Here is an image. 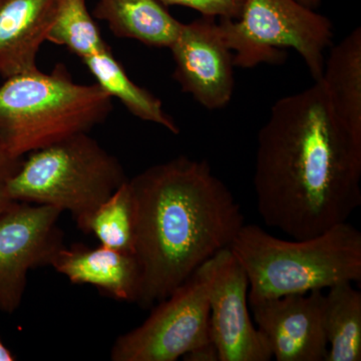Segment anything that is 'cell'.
<instances>
[{"label": "cell", "instance_id": "obj_1", "mask_svg": "<svg viewBox=\"0 0 361 361\" xmlns=\"http://www.w3.org/2000/svg\"><path fill=\"white\" fill-rule=\"evenodd\" d=\"M361 144L337 122L322 80L281 97L258 133L253 185L266 226L307 239L361 205Z\"/></svg>", "mask_w": 361, "mask_h": 361}, {"label": "cell", "instance_id": "obj_2", "mask_svg": "<svg viewBox=\"0 0 361 361\" xmlns=\"http://www.w3.org/2000/svg\"><path fill=\"white\" fill-rule=\"evenodd\" d=\"M129 184L137 212L135 255L142 270L137 303L149 308L230 248L245 222L238 202L206 160L177 157Z\"/></svg>", "mask_w": 361, "mask_h": 361}, {"label": "cell", "instance_id": "obj_3", "mask_svg": "<svg viewBox=\"0 0 361 361\" xmlns=\"http://www.w3.org/2000/svg\"><path fill=\"white\" fill-rule=\"evenodd\" d=\"M230 249L248 277L249 302L361 280V232L348 222L300 240L244 224Z\"/></svg>", "mask_w": 361, "mask_h": 361}, {"label": "cell", "instance_id": "obj_4", "mask_svg": "<svg viewBox=\"0 0 361 361\" xmlns=\"http://www.w3.org/2000/svg\"><path fill=\"white\" fill-rule=\"evenodd\" d=\"M97 84L73 82L65 66L7 78L0 85V142L16 158L71 135L89 133L111 111Z\"/></svg>", "mask_w": 361, "mask_h": 361}, {"label": "cell", "instance_id": "obj_5", "mask_svg": "<svg viewBox=\"0 0 361 361\" xmlns=\"http://www.w3.org/2000/svg\"><path fill=\"white\" fill-rule=\"evenodd\" d=\"M4 186L16 202L68 211L80 227L128 180L115 156L89 133L27 154Z\"/></svg>", "mask_w": 361, "mask_h": 361}, {"label": "cell", "instance_id": "obj_6", "mask_svg": "<svg viewBox=\"0 0 361 361\" xmlns=\"http://www.w3.org/2000/svg\"><path fill=\"white\" fill-rule=\"evenodd\" d=\"M218 21L235 66L251 68L260 63H281L286 59L284 49H293L313 80L322 78L334 25L314 9L296 0H245L239 18Z\"/></svg>", "mask_w": 361, "mask_h": 361}, {"label": "cell", "instance_id": "obj_7", "mask_svg": "<svg viewBox=\"0 0 361 361\" xmlns=\"http://www.w3.org/2000/svg\"><path fill=\"white\" fill-rule=\"evenodd\" d=\"M211 336L210 307L203 278L195 272L157 303L139 326L118 336L113 361H176Z\"/></svg>", "mask_w": 361, "mask_h": 361}, {"label": "cell", "instance_id": "obj_8", "mask_svg": "<svg viewBox=\"0 0 361 361\" xmlns=\"http://www.w3.org/2000/svg\"><path fill=\"white\" fill-rule=\"evenodd\" d=\"M195 272L206 283L211 336L219 361L272 360L267 341L249 311L248 277L231 249L218 252Z\"/></svg>", "mask_w": 361, "mask_h": 361}, {"label": "cell", "instance_id": "obj_9", "mask_svg": "<svg viewBox=\"0 0 361 361\" xmlns=\"http://www.w3.org/2000/svg\"><path fill=\"white\" fill-rule=\"evenodd\" d=\"M61 211L40 204L13 202L0 215V311L11 314L20 306L27 275L51 266L63 248L58 223Z\"/></svg>", "mask_w": 361, "mask_h": 361}, {"label": "cell", "instance_id": "obj_10", "mask_svg": "<svg viewBox=\"0 0 361 361\" xmlns=\"http://www.w3.org/2000/svg\"><path fill=\"white\" fill-rule=\"evenodd\" d=\"M169 49L175 61L173 78L183 92L207 110L228 106L234 92V56L216 18L183 23Z\"/></svg>", "mask_w": 361, "mask_h": 361}, {"label": "cell", "instance_id": "obj_11", "mask_svg": "<svg viewBox=\"0 0 361 361\" xmlns=\"http://www.w3.org/2000/svg\"><path fill=\"white\" fill-rule=\"evenodd\" d=\"M253 319L277 361H324V292L314 290L249 302Z\"/></svg>", "mask_w": 361, "mask_h": 361}, {"label": "cell", "instance_id": "obj_12", "mask_svg": "<svg viewBox=\"0 0 361 361\" xmlns=\"http://www.w3.org/2000/svg\"><path fill=\"white\" fill-rule=\"evenodd\" d=\"M73 284L90 285L116 300L137 303L142 270L135 254L99 245L63 246L51 262Z\"/></svg>", "mask_w": 361, "mask_h": 361}, {"label": "cell", "instance_id": "obj_13", "mask_svg": "<svg viewBox=\"0 0 361 361\" xmlns=\"http://www.w3.org/2000/svg\"><path fill=\"white\" fill-rule=\"evenodd\" d=\"M61 0H0V75L37 70Z\"/></svg>", "mask_w": 361, "mask_h": 361}, {"label": "cell", "instance_id": "obj_14", "mask_svg": "<svg viewBox=\"0 0 361 361\" xmlns=\"http://www.w3.org/2000/svg\"><path fill=\"white\" fill-rule=\"evenodd\" d=\"M337 122L361 144V28L330 49L320 78Z\"/></svg>", "mask_w": 361, "mask_h": 361}, {"label": "cell", "instance_id": "obj_15", "mask_svg": "<svg viewBox=\"0 0 361 361\" xmlns=\"http://www.w3.org/2000/svg\"><path fill=\"white\" fill-rule=\"evenodd\" d=\"M94 16L116 37L153 47L170 49L183 26L160 0H97Z\"/></svg>", "mask_w": 361, "mask_h": 361}, {"label": "cell", "instance_id": "obj_16", "mask_svg": "<svg viewBox=\"0 0 361 361\" xmlns=\"http://www.w3.org/2000/svg\"><path fill=\"white\" fill-rule=\"evenodd\" d=\"M82 63L96 80V84L111 99H118L133 116L161 126L172 134H179V127L164 110L161 99L128 77L111 49L85 59Z\"/></svg>", "mask_w": 361, "mask_h": 361}, {"label": "cell", "instance_id": "obj_17", "mask_svg": "<svg viewBox=\"0 0 361 361\" xmlns=\"http://www.w3.org/2000/svg\"><path fill=\"white\" fill-rule=\"evenodd\" d=\"M323 324L324 361L361 360V293L351 282L334 285L324 293Z\"/></svg>", "mask_w": 361, "mask_h": 361}, {"label": "cell", "instance_id": "obj_18", "mask_svg": "<svg viewBox=\"0 0 361 361\" xmlns=\"http://www.w3.org/2000/svg\"><path fill=\"white\" fill-rule=\"evenodd\" d=\"M135 225L134 195L128 179L78 228L94 235L99 245L135 254Z\"/></svg>", "mask_w": 361, "mask_h": 361}, {"label": "cell", "instance_id": "obj_19", "mask_svg": "<svg viewBox=\"0 0 361 361\" xmlns=\"http://www.w3.org/2000/svg\"><path fill=\"white\" fill-rule=\"evenodd\" d=\"M47 42L68 47L82 61L110 49L89 13L87 0H61Z\"/></svg>", "mask_w": 361, "mask_h": 361}, {"label": "cell", "instance_id": "obj_20", "mask_svg": "<svg viewBox=\"0 0 361 361\" xmlns=\"http://www.w3.org/2000/svg\"><path fill=\"white\" fill-rule=\"evenodd\" d=\"M165 6H180L198 11L202 16L237 20L245 0H160Z\"/></svg>", "mask_w": 361, "mask_h": 361}, {"label": "cell", "instance_id": "obj_21", "mask_svg": "<svg viewBox=\"0 0 361 361\" xmlns=\"http://www.w3.org/2000/svg\"><path fill=\"white\" fill-rule=\"evenodd\" d=\"M23 158H16L8 153L0 142V184H6L20 168Z\"/></svg>", "mask_w": 361, "mask_h": 361}, {"label": "cell", "instance_id": "obj_22", "mask_svg": "<svg viewBox=\"0 0 361 361\" xmlns=\"http://www.w3.org/2000/svg\"><path fill=\"white\" fill-rule=\"evenodd\" d=\"M186 361H219V353L213 341L205 342L182 357Z\"/></svg>", "mask_w": 361, "mask_h": 361}, {"label": "cell", "instance_id": "obj_23", "mask_svg": "<svg viewBox=\"0 0 361 361\" xmlns=\"http://www.w3.org/2000/svg\"><path fill=\"white\" fill-rule=\"evenodd\" d=\"M13 202L16 201H13V199L8 196L4 184H0V215H1L2 213L6 212L7 209L11 206V204H13Z\"/></svg>", "mask_w": 361, "mask_h": 361}, {"label": "cell", "instance_id": "obj_24", "mask_svg": "<svg viewBox=\"0 0 361 361\" xmlns=\"http://www.w3.org/2000/svg\"><path fill=\"white\" fill-rule=\"evenodd\" d=\"M16 360V357L11 353V349L7 348L4 341L0 339V361H13Z\"/></svg>", "mask_w": 361, "mask_h": 361}, {"label": "cell", "instance_id": "obj_25", "mask_svg": "<svg viewBox=\"0 0 361 361\" xmlns=\"http://www.w3.org/2000/svg\"><path fill=\"white\" fill-rule=\"evenodd\" d=\"M296 1L308 8L314 9V11L322 4V0H296Z\"/></svg>", "mask_w": 361, "mask_h": 361}]
</instances>
